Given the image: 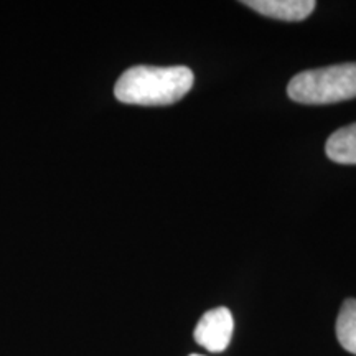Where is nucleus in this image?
<instances>
[{"label": "nucleus", "mask_w": 356, "mask_h": 356, "mask_svg": "<svg viewBox=\"0 0 356 356\" xmlns=\"http://www.w3.org/2000/svg\"><path fill=\"white\" fill-rule=\"evenodd\" d=\"M195 76L186 66H132L114 86L124 104L168 106L180 101L193 86Z\"/></svg>", "instance_id": "nucleus-1"}, {"label": "nucleus", "mask_w": 356, "mask_h": 356, "mask_svg": "<svg viewBox=\"0 0 356 356\" xmlns=\"http://www.w3.org/2000/svg\"><path fill=\"white\" fill-rule=\"evenodd\" d=\"M287 95L300 104H333L356 97V63L307 70L296 74Z\"/></svg>", "instance_id": "nucleus-2"}, {"label": "nucleus", "mask_w": 356, "mask_h": 356, "mask_svg": "<svg viewBox=\"0 0 356 356\" xmlns=\"http://www.w3.org/2000/svg\"><path fill=\"white\" fill-rule=\"evenodd\" d=\"M233 328L234 320L231 312L225 307H218V309L208 310L200 318L195 328V341L211 353H221L231 343Z\"/></svg>", "instance_id": "nucleus-3"}, {"label": "nucleus", "mask_w": 356, "mask_h": 356, "mask_svg": "<svg viewBox=\"0 0 356 356\" xmlns=\"http://www.w3.org/2000/svg\"><path fill=\"white\" fill-rule=\"evenodd\" d=\"M243 3L261 15L286 22L305 20L317 6L314 0H246Z\"/></svg>", "instance_id": "nucleus-4"}, {"label": "nucleus", "mask_w": 356, "mask_h": 356, "mask_svg": "<svg viewBox=\"0 0 356 356\" xmlns=\"http://www.w3.org/2000/svg\"><path fill=\"white\" fill-rule=\"evenodd\" d=\"M325 152L332 162L356 165V122L333 132L325 145Z\"/></svg>", "instance_id": "nucleus-5"}, {"label": "nucleus", "mask_w": 356, "mask_h": 356, "mask_svg": "<svg viewBox=\"0 0 356 356\" xmlns=\"http://www.w3.org/2000/svg\"><path fill=\"white\" fill-rule=\"evenodd\" d=\"M337 338L346 351L356 355V299H346L337 318Z\"/></svg>", "instance_id": "nucleus-6"}, {"label": "nucleus", "mask_w": 356, "mask_h": 356, "mask_svg": "<svg viewBox=\"0 0 356 356\" xmlns=\"http://www.w3.org/2000/svg\"><path fill=\"white\" fill-rule=\"evenodd\" d=\"M190 356H202V355H190Z\"/></svg>", "instance_id": "nucleus-7"}]
</instances>
